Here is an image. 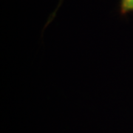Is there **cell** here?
I'll return each mask as SVG.
<instances>
[{"mask_svg": "<svg viewBox=\"0 0 133 133\" xmlns=\"http://www.w3.org/2000/svg\"><path fill=\"white\" fill-rule=\"evenodd\" d=\"M120 11L122 15L133 12V0H121Z\"/></svg>", "mask_w": 133, "mask_h": 133, "instance_id": "obj_1", "label": "cell"}, {"mask_svg": "<svg viewBox=\"0 0 133 133\" xmlns=\"http://www.w3.org/2000/svg\"><path fill=\"white\" fill-rule=\"evenodd\" d=\"M61 2H62V0H61V1H60V3H59V5H61ZM59 5H58V6H59Z\"/></svg>", "mask_w": 133, "mask_h": 133, "instance_id": "obj_2", "label": "cell"}]
</instances>
